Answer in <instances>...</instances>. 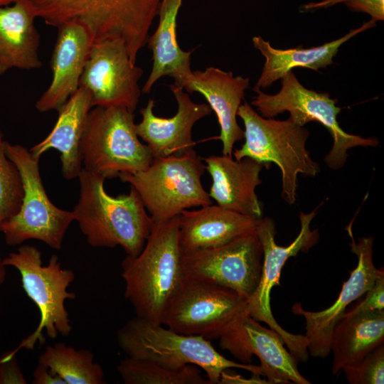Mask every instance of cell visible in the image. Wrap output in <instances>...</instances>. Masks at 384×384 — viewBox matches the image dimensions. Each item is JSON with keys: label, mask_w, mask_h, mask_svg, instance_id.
I'll return each mask as SVG.
<instances>
[{"label": "cell", "mask_w": 384, "mask_h": 384, "mask_svg": "<svg viewBox=\"0 0 384 384\" xmlns=\"http://www.w3.org/2000/svg\"><path fill=\"white\" fill-rule=\"evenodd\" d=\"M372 310H384V274L378 277L371 288L365 293L364 299L346 312L354 314Z\"/></svg>", "instance_id": "cell-31"}, {"label": "cell", "mask_w": 384, "mask_h": 384, "mask_svg": "<svg viewBox=\"0 0 384 384\" xmlns=\"http://www.w3.org/2000/svg\"><path fill=\"white\" fill-rule=\"evenodd\" d=\"M6 266L3 263V259L0 256V287L4 284L6 278Z\"/></svg>", "instance_id": "cell-36"}, {"label": "cell", "mask_w": 384, "mask_h": 384, "mask_svg": "<svg viewBox=\"0 0 384 384\" xmlns=\"http://www.w3.org/2000/svg\"><path fill=\"white\" fill-rule=\"evenodd\" d=\"M5 148L20 172L23 188L18 211L0 229L6 243L16 246L28 240H38L60 250L67 230L75 220L73 211L59 208L50 201L41 176L39 158L21 144L6 142Z\"/></svg>", "instance_id": "cell-9"}, {"label": "cell", "mask_w": 384, "mask_h": 384, "mask_svg": "<svg viewBox=\"0 0 384 384\" xmlns=\"http://www.w3.org/2000/svg\"><path fill=\"white\" fill-rule=\"evenodd\" d=\"M345 4L351 10L370 15L375 21L384 19V0H349Z\"/></svg>", "instance_id": "cell-33"}, {"label": "cell", "mask_w": 384, "mask_h": 384, "mask_svg": "<svg viewBox=\"0 0 384 384\" xmlns=\"http://www.w3.org/2000/svg\"><path fill=\"white\" fill-rule=\"evenodd\" d=\"M347 380L351 384H383V343L368 353L360 361L343 368Z\"/></svg>", "instance_id": "cell-30"}, {"label": "cell", "mask_w": 384, "mask_h": 384, "mask_svg": "<svg viewBox=\"0 0 384 384\" xmlns=\"http://www.w3.org/2000/svg\"><path fill=\"white\" fill-rule=\"evenodd\" d=\"M351 239V252L358 257L356 268L346 281L334 302L327 309L319 311L305 310L301 303H295L292 311L302 316L306 321V334L309 354L324 358L331 353V340L334 327L346 312L347 306L371 288L378 277L384 274L383 268L378 269L373 261V238H358L356 242L351 223L346 227Z\"/></svg>", "instance_id": "cell-15"}, {"label": "cell", "mask_w": 384, "mask_h": 384, "mask_svg": "<svg viewBox=\"0 0 384 384\" xmlns=\"http://www.w3.org/2000/svg\"><path fill=\"white\" fill-rule=\"evenodd\" d=\"M219 340L220 348L240 363L250 364L252 356H256L267 383H310L299 373L298 362L279 336L261 325L246 310L237 316Z\"/></svg>", "instance_id": "cell-16"}, {"label": "cell", "mask_w": 384, "mask_h": 384, "mask_svg": "<svg viewBox=\"0 0 384 384\" xmlns=\"http://www.w3.org/2000/svg\"><path fill=\"white\" fill-rule=\"evenodd\" d=\"M247 304L230 289L183 277L166 305L161 324L186 335L219 338Z\"/></svg>", "instance_id": "cell-12"}, {"label": "cell", "mask_w": 384, "mask_h": 384, "mask_svg": "<svg viewBox=\"0 0 384 384\" xmlns=\"http://www.w3.org/2000/svg\"><path fill=\"white\" fill-rule=\"evenodd\" d=\"M178 244V216L155 221L137 256L122 262L124 297L137 316L161 324L163 311L183 279Z\"/></svg>", "instance_id": "cell-3"}, {"label": "cell", "mask_w": 384, "mask_h": 384, "mask_svg": "<svg viewBox=\"0 0 384 384\" xmlns=\"http://www.w3.org/2000/svg\"><path fill=\"white\" fill-rule=\"evenodd\" d=\"M80 196L72 210L75 220L92 247L120 246L127 255L142 250L154 219L147 213L137 191L109 195L105 178L82 168L78 176Z\"/></svg>", "instance_id": "cell-1"}, {"label": "cell", "mask_w": 384, "mask_h": 384, "mask_svg": "<svg viewBox=\"0 0 384 384\" xmlns=\"http://www.w3.org/2000/svg\"><path fill=\"white\" fill-rule=\"evenodd\" d=\"M50 59L52 79L36 102L41 112L58 111L78 89L93 41L81 24L70 21L58 28Z\"/></svg>", "instance_id": "cell-19"}, {"label": "cell", "mask_w": 384, "mask_h": 384, "mask_svg": "<svg viewBox=\"0 0 384 384\" xmlns=\"http://www.w3.org/2000/svg\"><path fill=\"white\" fill-rule=\"evenodd\" d=\"M142 75L122 42L105 40L92 45L79 87L90 92L92 107H122L134 112L142 94Z\"/></svg>", "instance_id": "cell-14"}, {"label": "cell", "mask_w": 384, "mask_h": 384, "mask_svg": "<svg viewBox=\"0 0 384 384\" xmlns=\"http://www.w3.org/2000/svg\"><path fill=\"white\" fill-rule=\"evenodd\" d=\"M3 263L19 272L24 292L40 311V321L36 330L23 339L14 351L6 354L12 356L21 348L31 350L37 343L43 344L46 341L44 330L53 339L58 334L68 336L72 326L65 302L76 298L75 293L67 290L75 279L74 272L63 268L56 255L50 257L48 265H43L40 250L27 245H20L16 252L3 258Z\"/></svg>", "instance_id": "cell-7"}, {"label": "cell", "mask_w": 384, "mask_h": 384, "mask_svg": "<svg viewBox=\"0 0 384 384\" xmlns=\"http://www.w3.org/2000/svg\"><path fill=\"white\" fill-rule=\"evenodd\" d=\"M14 383L26 384L16 355L6 357L4 354L0 358V384Z\"/></svg>", "instance_id": "cell-32"}, {"label": "cell", "mask_w": 384, "mask_h": 384, "mask_svg": "<svg viewBox=\"0 0 384 384\" xmlns=\"http://www.w3.org/2000/svg\"><path fill=\"white\" fill-rule=\"evenodd\" d=\"M122 350L129 357L154 361L171 369L194 365L206 373L210 384H220L223 373L240 368L260 377V366L226 358L200 336L186 335L136 315L117 331Z\"/></svg>", "instance_id": "cell-4"}, {"label": "cell", "mask_w": 384, "mask_h": 384, "mask_svg": "<svg viewBox=\"0 0 384 384\" xmlns=\"http://www.w3.org/2000/svg\"><path fill=\"white\" fill-rule=\"evenodd\" d=\"M18 0H0V7L8 6L11 3H15Z\"/></svg>", "instance_id": "cell-37"}, {"label": "cell", "mask_w": 384, "mask_h": 384, "mask_svg": "<svg viewBox=\"0 0 384 384\" xmlns=\"http://www.w3.org/2000/svg\"><path fill=\"white\" fill-rule=\"evenodd\" d=\"M80 152L82 168L105 178L144 170L154 159L137 134L134 112L122 107H92Z\"/></svg>", "instance_id": "cell-6"}, {"label": "cell", "mask_w": 384, "mask_h": 384, "mask_svg": "<svg viewBox=\"0 0 384 384\" xmlns=\"http://www.w3.org/2000/svg\"><path fill=\"white\" fill-rule=\"evenodd\" d=\"M92 107L90 92L79 87L58 110V119L50 133L29 149L39 159L49 149L57 150L63 176L68 180L78 178L82 169L80 142Z\"/></svg>", "instance_id": "cell-22"}, {"label": "cell", "mask_w": 384, "mask_h": 384, "mask_svg": "<svg viewBox=\"0 0 384 384\" xmlns=\"http://www.w3.org/2000/svg\"><path fill=\"white\" fill-rule=\"evenodd\" d=\"M206 170L212 178L208 193L219 206L255 219L263 217V206L255 189L262 183L260 174L270 165L251 158L240 160L233 156L203 158Z\"/></svg>", "instance_id": "cell-18"}, {"label": "cell", "mask_w": 384, "mask_h": 384, "mask_svg": "<svg viewBox=\"0 0 384 384\" xmlns=\"http://www.w3.org/2000/svg\"><path fill=\"white\" fill-rule=\"evenodd\" d=\"M183 0H161L159 9V24L148 38L152 52V68L142 92L148 94L161 78L174 79V85L183 88L192 75L191 56L193 50L184 51L178 45L176 35L177 16Z\"/></svg>", "instance_id": "cell-23"}, {"label": "cell", "mask_w": 384, "mask_h": 384, "mask_svg": "<svg viewBox=\"0 0 384 384\" xmlns=\"http://www.w3.org/2000/svg\"><path fill=\"white\" fill-rule=\"evenodd\" d=\"M218 205L185 210L178 216L182 255L225 245L256 230L257 220Z\"/></svg>", "instance_id": "cell-21"}, {"label": "cell", "mask_w": 384, "mask_h": 384, "mask_svg": "<svg viewBox=\"0 0 384 384\" xmlns=\"http://www.w3.org/2000/svg\"><path fill=\"white\" fill-rule=\"evenodd\" d=\"M237 115L244 123L245 142L232 156L236 160L249 157L262 164H277L282 173V197L289 205L294 204L298 175L313 177L320 171L306 148L309 131L289 117L265 118L247 102L241 104Z\"/></svg>", "instance_id": "cell-5"}, {"label": "cell", "mask_w": 384, "mask_h": 384, "mask_svg": "<svg viewBox=\"0 0 384 384\" xmlns=\"http://www.w3.org/2000/svg\"><path fill=\"white\" fill-rule=\"evenodd\" d=\"M59 375L66 384H102V366L94 361V354L85 349L77 350L64 343L48 346L38 358Z\"/></svg>", "instance_id": "cell-27"}, {"label": "cell", "mask_w": 384, "mask_h": 384, "mask_svg": "<svg viewBox=\"0 0 384 384\" xmlns=\"http://www.w3.org/2000/svg\"><path fill=\"white\" fill-rule=\"evenodd\" d=\"M205 171L203 158L193 149L181 155L154 158L146 169L119 178L137 191L149 215L159 221L212 204L201 183Z\"/></svg>", "instance_id": "cell-8"}, {"label": "cell", "mask_w": 384, "mask_h": 384, "mask_svg": "<svg viewBox=\"0 0 384 384\" xmlns=\"http://www.w3.org/2000/svg\"><path fill=\"white\" fill-rule=\"evenodd\" d=\"M5 143L0 127V229L5 221L16 214L23 198L20 172L7 156Z\"/></svg>", "instance_id": "cell-29"}, {"label": "cell", "mask_w": 384, "mask_h": 384, "mask_svg": "<svg viewBox=\"0 0 384 384\" xmlns=\"http://www.w3.org/2000/svg\"><path fill=\"white\" fill-rule=\"evenodd\" d=\"M263 252L256 230L219 247L182 255L184 277L230 289L248 299L261 276Z\"/></svg>", "instance_id": "cell-13"}, {"label": "cell", "mask_w": 384, "mask_h": 384, "mask_svg": "<svg viewBox=\"0 0 384 384\" xmlns=\"http://www.w3.org/2000/svg\"><path fill=\"white\" fill-rule=\"evenodd\" d=\"M383 341L384 310L346 311L332 333V375L360 361Z\"/></svg>", "instance_id": "cell-26"}, {"label": "cell", "mask_w": 384, "mask_h": 384, "mask_svg": "<svg viewBox=\"0 0 384 384\" xmlns=\"http://www.w3.org/2000/svg\"><path fill=\"white\" fill-rule=\"evenodd\" d=\"M320 206L309 213L300 212L299 233L287 246L276 243L275 224L272 218L262 217L257 220L256 226L263 252L262 272L256 289L247 299L245 310L253 319L267 324L274 331L297 362L308 360L307 339L304 335L288 332L277 323L271 309L270 294L274 286L280 284L281 271L287 260L295 257L300 251H307L317 242L319 232L316 229L311 230L310 223Z\"/></svg>", "instance_id": "cell-11"}, {"label": "cell", "mask_w": 384, "mask_h": 384, "mask_svg": "<svg viewBox=\"0 0 384 384\" xmlns=\"http://www.w3.org/2000/svg\"><path fill=\"white\" fill-rule=\"evenodd\" d=\"M249 84L248 78L234 76L231 71L211 66L204 70L193 71L183 85L188 93H201L215 113L223 155L232 156L235 143L244 138V131L238 124L237 113Z\"/></svg>", "instance_id": "cell-20"}, {"label": "cell", "mask_w": 384, "mask_h": 384, "mask_svg": "<svg viewBox=\"0 0 384 384\" xmlns=\"http://www.w3.org/2000/svg\"><path fill=\"white\" fill-rule=\"evenodd\" d=\"M282 87L274 95H269L260 89L251 105L265 118H273L284 112L295 124L304 127L306 123L316 121L324 126L333 139V146L324 161L333 170L341 169L348 157L347 151L353 147H375L378 141L375 138H364L351 134L340 127L337 115L341 107L336 106L337 100L329 94L317 92L303 86L292 71L281 79Z\"/></svg>", "instance_id": "cell-10"}, {"label": "cell", "mask_w": 384, "mask_h": 384, "mask_svg": "<svg viewBox=\"0 0 384 384\" xmlns=\"http://www.w3.org/2000/svg\"><path fill=\"white\" fill-rule=\"evenodd\" d=\"M349 0H323L320 2H310L304 4L302 9L304 11H310L319 9L328 8L339 3H346Z\"/></svg>", "instance_id": "cell-35"}, {"label": "cell", "mask_w": 384, "mask_h": 384, "mask_svg": "<svg viewBox=\"0 0 384 384\" xmlns=\"http://www.w3.org/2000/svg\"><path fill=\"white\" fill-rule=\"evenodd\" d=\"M33 384H66L57 374L44 364L38 363L33 372Z\"/></svg>", "instance_id": "cell-34"}, {"label": "cell", "mask_w": 384, "mask_h": 384, "mask_svg": "<svg viewBox=\"0 0 384 384\" xmlns=\"http://www.w3.org/2000/svg\"><path fill=\"white\" fill-rule=\"evenodd\" d=\"M36 18L58 28L77 22L89 33L93 43L117 40L136 64L146 46L150 28L158 16L161 0H26Z\"/></svg>", "instance_id": "cell-2"}, {"label": "cell", "mask_w": 384, "mask_h": 384, "mask_svg": "<svg viewBox=\"0 0 384 384\" xmlns=\"http://www.w3.org/2000/svg\"><path fill=\"white\" fill-rule=\"evenodd\" d=\"M126 384H210L201 368L188 365L171 369L152 361L127 356L117 366Z\"/></svg>", "instance_id": "cell-28"}, {"label": "cell", "mask_w": 384, "mask_h": 384, "mask_svg": "<svg viewBox=\"0 0 384 384\" xmlns=\"http://www.w3.org/2000/svg\"><path fill=\"white\" fill-rule=\"evenodd\" d=\"M36 18L26 0L0 7V75L11 68L28 70L42 66Z\"/></svg>", "instance_id": "cell-24"}, {"label": "cell", "mask_w": 384, "mask_h": 384, "mask_svg": "<svg viewBox=\"0 0 384 384\" xmlns=\"http://www.w3.org/2000/svg\"><path fill=\"white\" fill-rule=\"evenodd\" d=\"M169 89L178 104L176 114L169 118L155 115V101L149 99L140 110L141 122L136 124L137 134L146 143L153 158L181 155L193 149V127L212 112L208 104L193 102L183 88L172 84Z\"/></svg>", "instance_id": "cell-17"}, {"label": "cell", "mask_w": 384, "mask_h": 384, "mask_svg": "<svg viewBox=\"0 0 384 384\" xmlns=\"http://www.w3.org/2000/svg\"><path fill=\"white\" fill-rule=\"evenodd\" d=\"M375 26L376 21L371 19L359 28L351 30L338 39L309 48L278 49L273 48L269 41L261 36H254L253 46L265 57V62L253 88L261 90L268 87L294 68H306L317 71L330 65L341 45L357 34Z\"/></svg>", "instance_id": "cell-25"}]
</instances>
